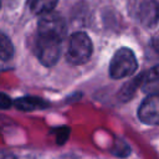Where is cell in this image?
<instances>
[{
	"label": "cell",
	"mask_w": 159,
	"mask_h": 159,
	"mask_svg": "<svg viewBox=\"0 0 159 159\" xmlns=\"http://www.w3.org/2000/svg\"><path fill=\"white\" fill-rule=\"evenodd\" d=\"M92 41L84 32H75L70 36L66 60L72 65H83L86 63L92 55Z\"/></svg>",
	"instance_id": "obj_1"
},
{
	"label": "cell",
	"mask_w": 159,
	"mask_h": 159,
	"mask_svg": "<svg viewBox=\"0 0 159 159\" xmlns=\"http://www.w3.org/2000/svg\"><path fill=\"white\" fill-rule=\"evenodd\" d=\"M138 68V62L133 51L128 47L117 50L109 63V76L114 80H120L133 75Z\"/></svg>",
	"instance_id": "obj_2"
},
{
	"label": "cell",
	"mask_w": 159,
	"mask_h": 159,
	"mask_svg": "<svg viewBox=\"0 0 159 159\" xmlns=\"http://www.w3.org/2000/svg\"><path fill=\"white\" fill-rule=\"evenodd\" d=\"M130 15L145 27H153L159 21L158 0H130Z\"/></svg>",
	"instance_id": "obj_3"
},
{
	"label": "cell",
	"mask_w": 159,
	"mask_h": 159,
	"mask_svg": "<svg viewBox=\"0 0 159 159\" xmlns=\"http://www.w3.org/2000/svg\"><path fill=\"white\" fill-rule=\"evenodd\" d=\"M61 45H62V41L58 39L37 35L36 55L39 61L46 67L53 66L60 57Z\"/></svg>",
	"instance_id": "obj_4"
},
{
	"label": "cell",
	"mask_w": 159,
	"mask_h": 159,
	"mask_svg": "<svg viewBox=\"0 0 159 159\" xmlns=\"http://www.w3.org/2000/svg\"><path fill=\"white\" fill-rule=\"evenodd\" d=\"M37 35L40 36H48V37H55L58 40H63L66 36V22L63 17L57 14V12H48L45 14L40 17L39 24H37Z\"/></svg>",
	"instance_id": "obj_5"
},
{
	"label": "cell",
	"mask_w": 159,
	"mask_h": 159,
	"mask_svg": "<svg viewBox=\"0 0 159 159\" xmlns=\"http://www.w3.org/2000/svg\"><path fill=\"white\" fill-rule=\"evenodd\" d=\"M138 118L144 124H159V94L148 96L138 108Z\"/></svg>",
	"instance_id": "obj_6"
},
{
	"label": "cell",
	"mask_w": 159,
	"mask_h": 159,
	"mask_svg": "<svg viewBox=\"0 0 159 159\" xmlns=\"http://www.w3.org/2000/svg\"><path fill=\"white\" fill-rule=\"evenodd\" d=\"M139 86L148 96L159 94V65L152 67L139 77Z\"/></svg>",
	"instance_id": "obj_7"
},
{
	"label": "cell",
	"mask_w": 159,
	"mask_h": 159,
	"mask_svg": "<svg viewBox=\"0 0 159 159\" xmlns=\"http://www.w3.org/2000/svg\"><path fill=\"white\" fill-rule=\"evenodd\" d=\"M14 106L20 111L30 112L36 109H43L48 107V103L39 97H21L14 102Z\"/></svg>",
	"instance_id": "obj_8"
},
{
	"label": "cell",
	"mask_w": 159,
	"mask_h": 159,
	"mask_svg": "<svg viewBox=\"0 0 159 159\" xmlns=\"http://www.w3.org/2000/svg\"><path fill=\"white\" fill-rule=\"evenodd\" d=\"M57 1L58 0H27V4L32 14L42 16L51 12L56 7Z\"/></svg>",
	"instance_id": "obj_9"
},
{
	"label": "cell",
	"mask_w": 159,
	"mask_h": 159,
	"mask_svg": "<svg viewBox=\"0 0 159 159\" xmlns=\"http://www.w3.org/2000/svg\"><path fill=\"white\" fill-rule=\"evenodd\" d=\"M14 55V46L10 41V39L0 32V61H7Z\"/></svg>",
	"instance_id": "obj_10"
},
{
	"label": "cell",
	"mask_w": 159,
	"mask_h": 159,
	"mask_svg": "<svg viewBox=\"0 0 159 159\" xmlns=\"http://www.w3.org/2000/svg\"><path fill=\"white\" fill-rule=\"evenodd\" d=\"M12 106V102L10 99V97L5 93L0 92V109H7Z\"/></svg>",
	"instance_id": "obj_11"
},
{
	"label": "cell",
	"mask_w": 159,
	"mask_h": 159,
	"mask_svg": "<svg viewBox=\"0 0 159 159\" xmlns=\"http://www.w3.org/2000/svg\"><path fill=\"white\" fill-rule=\"evenodd\" d=\"M67 137H68V129L67 128H61L58 130V134H57V143L58 144L65 143L66 139H67Z\"/></svg>",
	"instance_id": "obj_12"
},
{
	"label": "cell",
	"mask_w": 159,
	"mask_h": 159,
	"mask_svg": "<svg viewBox=\"0 0 159 159\" xmlns=\"http://www.w3.org/2000/svg\"><path fill=\"white\" fill-rule=\"evenodd\" d=\"M0 159H16L11 153H6V152H0Z\"/></svg>",
	"instance_id": "obj_13"
},
{
	"label": "cell",
	"mask_w": 159,
	"mask_h": 159,
	"mask_svg": "<svg viewBox=\"0 0 159 159\" xmlns=\"http://www.w3.org/2000/svg\"><path fill=\"white\" fill-rule=\"evenodd\" d=\"M153 47L155 48L157 52H159V37L153 39Z\"/></svg>",
	"instance_id": "obj_14"
}]
</instances>
